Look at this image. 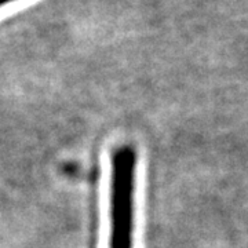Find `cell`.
Listing matches in <instances>:
<instances>
[{
  "mask_svg": "<svg viewBox=\"0 0 248 248\" xmlns=\"http://www.w3.org/2000/svg\"><path fill=\"white\" fill-rule=\"evenodd\" d=\"M11 1H16V0H0V7H3L4 4H7V3H11Z\"/></svg>",
  "mask_w": 248,
  "mask_h": 248,
  "instance_id": "1",
  "label": "cell"
}]
</instances>
